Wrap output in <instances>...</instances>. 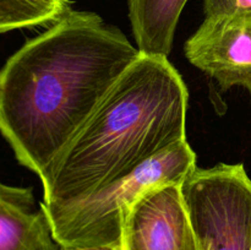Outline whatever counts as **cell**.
<instances>
[{"label":"cell","instance_id":"cell-1","mask_svg":"<svg viewBox=\"0 0 251 250\" xmlns=\"http://www.w3.org/2000/svg\"><path fill=\"white\" fill-rule=\"evenodd\" d=\"M122 31L70 10L0 70V132L41 178L139 58Z\"/></svg>","mask_w":251,"mask_h":250},{"label":"cell","instance_id":"cell-2","mask_svg":"<svg viewBox=\"0 0 251 250\" xmlns=\"http://www.w3.org/2000/svg\"><path fill=\"white\" fill-rule=\"evenodd\" d=\"M188 102L168 58L140 54L41 176L43 202L85 198L186 140Z\"/></svg>","mask_w":251,"mask_h":250},{"label":"cell","instance_id":"cell-3","mask_svg":"<svg viewBox=\"0 0 251 250\" xmlns=\"http://www.w3.org/2000/svg\"><path fill=\"white\" fill-rule=\"evenodd\" d=\"M195 168V152L183 140L85 198L41 206L60 247L120 245L125 213L134 201L150 189L181 184Z\"/></svg>","mask_w":251,"mask_h":250},{"label":"cell","instance_id":"cell-4","mask_svg":"<svg viewBox=\"0 0 251 250\" xmlns=\"http://www.w3.org/2000/svg\"><path fill=\"white\" fill-rule=\"evenodd\" d=\"M181 194L200 250H251V179L244 166L196 167Z\"/></svg>","mask_w":251,"mask_h":250},{"label":"cell","instance_id":"cell-5","mask_svg":"<svg viewBox=\"0 0 251 250\" xmlns=\"http://www.w3.org/2000/svg\"><path fill=\"white\" fill-rule=\"evenodd\" d=\"M181 184L145 191L126 211L122 250H200Z\"/></svg>","mask_w":251,"mask_h":250},{"label":"cell","instance_id":"cell-6","mask_svg":"<svg viewBox=\"0 0 251 250\" xmlns=\"http://www.w3.org/2000/svg\"><path fill=\"white\" fill-rule=\"evenodd\" d=\"M184 53L223 91L234 86L251 91V14L205 17Z\"/></svg>","mask_w":251,"mask_h":250},{"label":"cell","instance_id":"cell-7","mask_svg":"<svg viewBox=\"0 0 251 250\" xmlns=\"http://www.w3.org/2000/svg\"><path fill=\"white\" fill-rule=\"evenodd\" d=\"M32 189L0 183V250H59L47 213L33 207Z\"/></svg>","mask_w":251,"mask_h":250},{"label":"cell","instance_id":"cell-8","mask_svg":"<svg viewBox=\"0 0 251 250\" xmlns=\"http://www.w3.org/2000/svg\"><path fill=\"white\" fill-rule=\"evenodd\" d=\"M188 0H127L139 54L168 58L181 11Z\"/></svg>","mask_w":251,"mask_h":250},{"label":"cell","instance_id":"cell-9","mask_svg":"<svg viewBox=\"0 0 251 250\" xmlns=\"http://www.w3.org/2000/svg\"><path fill=\"white\" fill-rule=\"evenodd\" d=\"M70 10V0H0V33L54 24Z\"/></svg>","mask_w":251,"mask_h":250},{"label":"cell","instance_id":"cell-10","mask_svg":"<svg viewBox=\"0 0 251 250\" xmlns=\"http://www.w3.org/2000/svg\"><path fill=\"white\" fill-rule=\"evenodd\" d=\"M205 17L251 14V0H203Z\"/></svg>","mask_w":251,"mask_h":250},{"label":"cell","instance_id":"cell-11","mask_svg":"<svg viewBox=\"0 0 251 250\" xmlns=\"http://www.w3.org/2000/svg\"><path fill=\"white\" fill-rule=\"evenodd\" d=\"M59 250H122L120 245H105V247H90V248H63Z\"/></svg>","mask_w":251,"mask_h":250}]
</instances>
